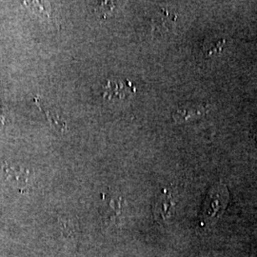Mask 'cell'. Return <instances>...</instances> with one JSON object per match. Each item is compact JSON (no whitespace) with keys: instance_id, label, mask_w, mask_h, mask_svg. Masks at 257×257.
Returning a JSON list of instances; mask_svg holds the SVG:
<instances>
[{"instance_id":"cell-2","label":"cell","mask_w":257,"mask_h":257,"mask_svg":"<svg viewBox=\"0 0 257 257\" xmlns=\"http://www.w3.org/2000/svg\"><path fill=\"white\" fill-rule=\"evenodd\" d=\"M175 200L172 193L168 190H163L154 205V215L156 220L161 223L168 222L175 213Z\"/></svg>"},{"instance_id":"cell-5","label":"cell","mask_w":257,"mask_h":257,"mask_svg":"<svg viewBox=\"0 0 257 257\" xmlns=\"http://www.w3.org/2000/svg\"><path fill=\"white\" fill-rule=\"evenodd\" d=\"M226 39L224 38H211L203 44V54L209 58L220 55L226 46Z\"/></svg>"},{"instance_id":"cell-7","label":"cell","mask_w":257,"mask_h":257,"mask_svg":"<svg viewBox=\"0 0 257 257\" xmlns=\"http://www.w3.org/2000/svg\"><path fill=\"white\" fill-rule=\"evenodd\" d=\"M4 123H5V116H4L3 112H2V110L0 109V128L4 125Z\"/></svg>"},{"instance_id":"cell-6","label":"cell","mask_w":257,"mask_h":257,"mask_svg":"<svg viewBox=\"0 0 257 257\" xmlns=\"http://www.w3.org/2000/svg\"><path fill=\"white\" fill-rule=\"evenodd\" d=\"M39 108L41 110L44 111L45 115H46L47 119L49 121L50 125L52 126V128H55L56 132H59V133H64L67 131V125H66V122L61 119L57 113L53 112L52 110H46L44 109L43 107L39 106Z\"/></svg>"},{"instance_id":"cell-4","label":"cell","mask_w":257,"mask_h":257,"mask_svg":"<svg viewBox=\"0 0 257 257\" xmlns=\"http://www.w3.org/2000/svg\"><path fill=\"white\" fill-rule=\"evenodd\" d=\"M208 111L205 105L201 104H191L185 105L175 110L173 113V118L176 123H184L186 121L200 117L206 114Z\"/></svg>"},{"instance_id":"cell-1","label":"cell","mask_w":257,"mask_h":257,"mask_svg":"<svg viewBox=\"0 0 257 257\" xmlns=\"http://www.w3.org/2000/svg\"><path fill=\"white\" fill-rule=\"evenodd\" d=\"M229 201V192L225 185H214L206 196L202 208L204 220L213 222L219 218L227 208Z\"/></svg>"},{"instance_id":"cell-3","label":"cell","mask_w":257,"mask_h":257,"mask_svg":"<svg viewBox=\"0 0 257 257\" xmlns=\"http://www.w3.org/2000/svg\"><path fill=\"white\" fill-rule=\"evenodd\" d=\"M136 91V87L130 81L108 80L104 86L103 96L107 99H123L134 94Z\"/></svg>"}]
</instances>
